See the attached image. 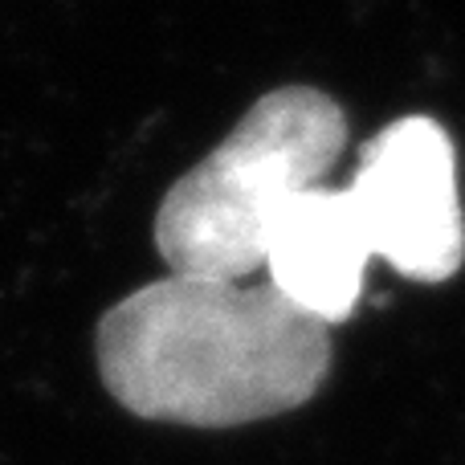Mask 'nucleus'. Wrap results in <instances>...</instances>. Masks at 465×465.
I'll list each match as a JSON object with an SVG mask.
<instances>
[{"instance_id":"1","label":"nucleus","mask_w":465,"mask_h":465,"mask_svg":"<svg viewBox=\"0 0 465 465\" xmlns=\"http://www.w3.org/2000/svg\"><path fill=\"white\" fill-rule=\"evenodd\" d=\"M98 376L143 420L232 429L306 404L331 371V327L273 286L168 273L98 319Z\"/></svg>"},{"instance_id":"2","label":"nucleus","mask_w":465,"mask_h":465,"mask_svg":"<svg viewBox=\"0 0 465 465\" xmlns=\"http://www.w3.org/2000/svg\"><path fill=\"white\" fill-rule=\"evenodd\" d=\"M347 143V114L314 86L262 94L245 119L155 213V245L172 273L237 282L265 265V237L294 196L314 188Z\"/></svg>"},{"instance_id":"3","label":"nucleus","mask_w":465,"mask_h":465,"mask_svg":"<svg viewBox=\"0 0 465 465\" xmlns=\"http://www.w3.org/2000/svg\"><path fill=\"white\" fill-rule=\"evenodd\" d=\"M347 193L371 257H384L396 273L445 282L465 265L458 152L437 119L409 114L371 135Z\"/></svg>"},{"instance_id":"4","label":"nucleus","mask_w":465,"mask_h":465,"mask_svg":"<svg viewBox=\"0 0 465 465\" xmlns=\"http://www.w3.org/2000/svg\"><path fill=\"white\" fill-rule=\"evenodd\" d=\"M368 262L371 245L347 188H306L265 237L270 286L327 327L355 311Z\"/></svg>"}]
</instances>
